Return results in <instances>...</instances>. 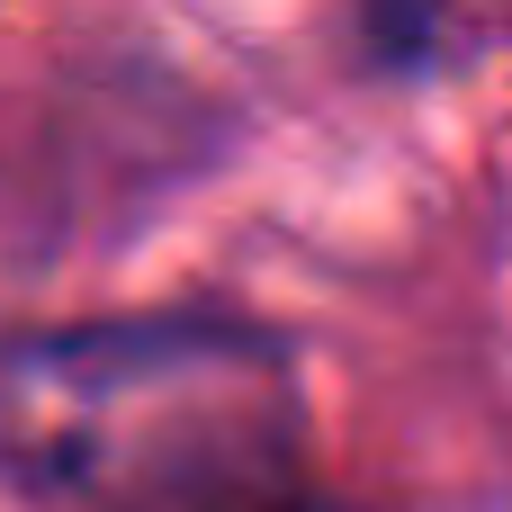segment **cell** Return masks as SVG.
Listing matches in <instances>:
<instances>
[{
	"mask_svg": "<svg viewBox=\"0 0 512 512\" xmlns=\"http://www.w3.org/2000/svg\"><path fill=\"white\" fill-rule=\"evenodd\" d=\"M0 468L63 504L288 495L306 405L288 351L243 324H81L0 360Z\"/></svg>",
	"mask_w": 512,
	"mask_h": 512,
	"instance_id": "6da1fadb",
	"label": "cell"
}]
</instances>
